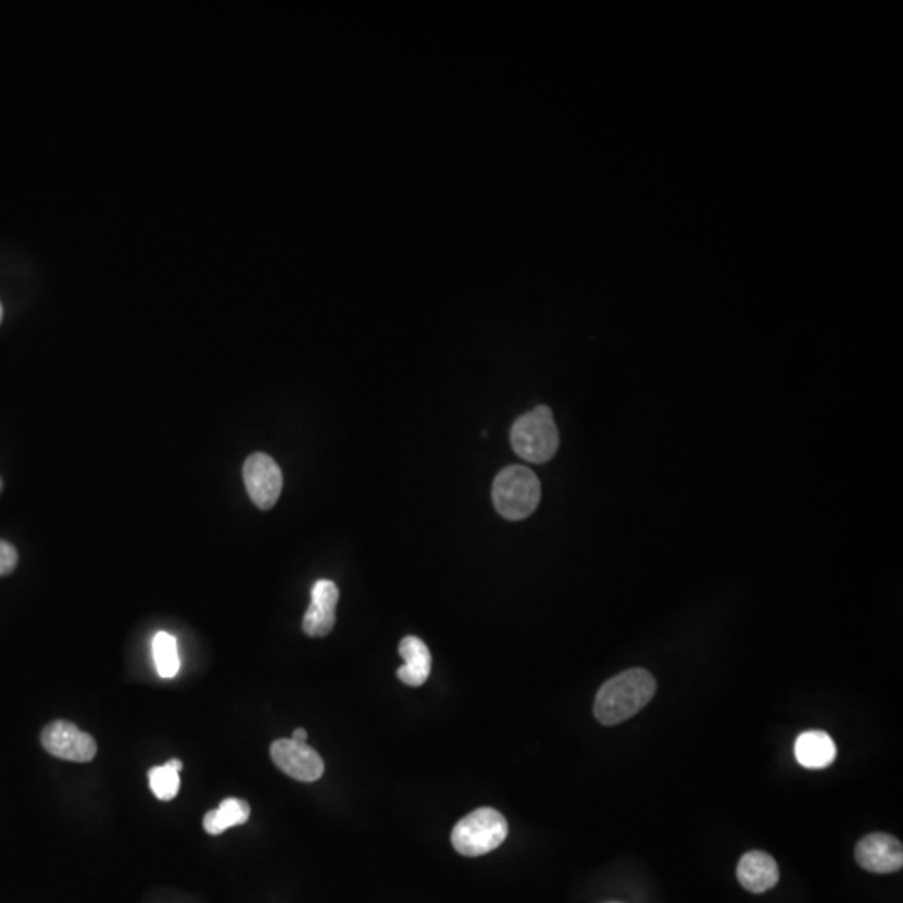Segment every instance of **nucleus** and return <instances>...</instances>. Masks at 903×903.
Masks as SVG:
<instances>
[{
  "label": "nucleus",
  "instance_id": "obj_3",
  "mask_svg": "<svg viewBox=\"0 0 903 903\" xmlns=\"http://www.w3.org/2000/svg\"><path fill=\"white\" fill-rule=\"evenodd\" d=\"M493 505L509 521L529 517L541 502V482L530 468L511 465L499 472L492 487Z\"/></svg>",
  "mask_w": 903,
  "mask_h": 903
},
{
  "label": "nucleus",
  "instance_id": "obj_4",
  "mask_svg": "<svg viewBox=\"0 0 903 903\" xmlns=\"http://www.w3.org/2000/svg\"><path fill=\"white\" fill-rule=\"evenodd\" d=\"M509 825L505 816L496 808L474 810L455 825L450 840L464 856H482L502 845L507 838Z\"/></svg>",
  "mask_w": 903,
  "mask_h": 903
},
{
  "label": "nucleus",
  "instance_id": "obj_14",
  "mask_svg": "<svg viewBox=\"0 0 903 903\" xmlns=\"http://www.w3.org/2000/svg\"><path fill=\"white\" fill-rule=\"evenodd\" d=\"M153 657L156 664L158 675L164 679L175 678L179 673L178 642L175 636L170 632H158L153 639Z\"/></svg>",
  "mask_w": 903,
  "mask_h": 903
},
{
  "label": "nucleus",
  "instance_id": "obj_20",
  "mask_svg": "<svg viewBox=\"0 0 903 903\" xmlns=\"http://www.w3.org/2000/svg\"><path fill=\"white\" fill-rule=\"evenodd\" d=\"M0 490H2V480H0Z\"/></svg>",
  "mask_w": 903,
  "mask_h": 903
},
{
  "label": "nucleus",
  "instance_id": "obj_8",
  "mask_svg": "<svg viewBox=\"0 0 903 903\" xmlns=\"http://www.w3.org/2000/svg\"><path fill=\"white\" fill-rule=\"evenodd\" d=\"M856 864L871 874H893L903 867V846L889 833H870L855 846Z\"/></svg>",
  "mask_w": 903,
  "mask_h": 903
},
{
  "label": "nucleus",
  "instance_id": "obj_19",
  "mask_svg": "<svg viewBox=\"0 0 903 903\" xmlns=\"http://www.w3.org/2000/svg\"><path fill=\"white\" fill-rule=\"evenodd\" d=\"M2 316H4V309H2V303H0V322H2Z\"/></svg>",
  "mask_w": 903,
  "mask_h": 903
},
{
  "label": "nucleus",
  "instance_id": "obj_11",
  "mask_svg": "<svg viewBox=\"0 0 903 903\" xmlns=\"http://www.w3.org/2000/svg\"><path fill=\"white\" fill-rule=\"evenodd\" d=\"M399 651L403 657L402 668L397 669L400 681L412 688L424 685L432 669V654L427 644L417 636H406L400 642Z\"/></svg>",
  "mask_w": 903,
  "mask_h": 903
},
{
  "label": "nucleus",
  "instance_id": "obj_10",
  "mask_svg": "<svg viewBox=\"0 0 903 903\" xmlns=\"http://www.w3.org/2000/svg\"><path fill=\"white\" fill-rule=\"evenodd\" d=\"M738 880L751 893H765L780 880V870L772 855L760 850L744 853L737 868Z\"/></svg>",
  "mask_w": 903,
  "mask_h": 903
},
{
  "label": "nucleus",
  "instance_id": "obj_2",
  "mask_svg": "<svg viewBox=\"0 0 903 903\" xmlns=\"http://www.w3.org/2000/svg\"><path fill=\"white\" fill-rule=\"evenodd\" d=\"M511 443L515 454L532 464H545L559 449V430L549 406H536L512 425Z\"/></svg>",
  "mask_w": 903,
  "mask_h": 903
},
{
  "label": "nucleus",
  "instance_id": "obj_17",
  "mask_svg": "<svg viewBox=\"0 0 903 903\" xmlns=\"http://www.w3.org/2000/svg\"><path fill=\"white\" fill-rule=\"evenodd\" d=\"M291 740L298 741V743H306V740H309V733H306V729H294L293 735H291Z\"/></svg>",
  "mask_w": 903,
  "mask_h": 903
},
{
  "label": "nucleus",
  "instance_id": "obj_9",
  "mask_svg": "<svg viewBox=\"0 0 903 903\" xmlns=\"http://www.w3.org/2000/svg\"><path fill=\"white\" fill-rule=\"evenodd\" d=\"M338 598H340V591L334 580H316L312 589V602L301 625L305 635L310 638H325L334 631Z\"/></svg>",
  "mask_w": 903,
  "mask_h": 903
},
{
  "label": "nucleus",
  "instance_id": "obj_12",
  "mask_svg": "<svg viewBox=\"0 0 903 903\" xmlns=\"http://www.w3.org/2000/svg\"><path fill=\"white\" fill-rule=\"evenodd\" d=\"M794 755L800 765L810 769L827 768L837 756V747L825 731H806L797 740Z\"/></svg>",
  "mask_w": 903,
  "mask_h": 903
},
{
  "label": "nucleus",
  "instance_id": "obj_16",
  "mask_svg": "<svg viewBox=\"0 0 903 903\" xmlns=\"http://www.w3.org/2000/svg\"><path fill=\"white\" fill-rule=\"evenodd\" d=\"M18 555L14 545L0 541V577L8 576L17 567Z\"/></svg>",
  "mask_w": 903,
  "mask_h": 903
},
{
  "label": "nucleus",
  "instance_id": "obj_18",
  "mask_svg": "<svg viewBox=\"0 0 903 903\" xmlns=\"http://www.w3.org/2000/svg\"><path fill=\"white\" fill-rule=\"evenodd\" d=\"M167 763H170V765L173 766V768H175L176 772H181L183 763L179 762V760H170V762Z\"/></svg>",
  "mask_w": 903,
  "mask_h": 903
},
{
  "label": "nucleus",
  "instance_id": "obj_15",
  "mask_svg": "<svg viewBox=\"0 0 903 903\" xmlns=\"http://www.w3.org/2000/svg\"><path fill=\"white\" fill-rule=\"evenodd\" d=\"M179 783H181L179 772H176L167 762L163 766L149 769V787L154 797L163 802L175 799L179 791Z\"/></svg>",
  "mask_w": 903,
  "mask_h": 903
},
{
  "label": "nucleus",
  "instance_id": "obj_5",
  "mask_svg": "<svg viewBox=\"0 0 903 903\" xmlns=\"http://www.w3.org/2000/svg\"><path fill=\"white\" fill-rule=\"evenodd\" d=\"M40 743L48 753L59 760L74 763H89L98 755V743L89 733H84L74 723L58 719L49 723Z\"/></svg>",
  "mask_w": 903,
  "mask_h": 903
},
{
  "label": "nucleus",
  "instance_id": "obj_13",
  "mask_svg": "<svg viewBox=\"0 0 903 903\" xmlns=\"http://www.w3.org/2000/svg\"><path fill=\"white\" fill-rule=\"evenodd\" d=\"M251 808L244 800L226 799L216 810L204 815V831L210 835H222L229 827H238L250 820Z\"/></svg>",
  "mask_w": 903,
  "mask_h": 903
},
{
  "label": "nucleus",
  "instance_id": "obj_7",
  "mask_svg": "<svg viewBox=\"0 0 903 903\" xmlns=\"http://www.w3.org/2000/svg\"><path fill=\"white\" fill-rule=\"evenodd\" d=\"M243 479L251 501L258 507L268 511L278 502L284 489V476L281 468L269 455L262 452L250 455L244 462Z\"/></svg>",
  "mask_w": 903,
  "mask_h": 903
},
{
  "label": "nucleus",
  "instance_id": "obj_6",
  "mask_svg": "<svg viewBox=\"0 0 903 903\" xmlns=\"http://www.w3.org/2000/svg\"><path fill=\"white\" fill-rule=\"evenodd\" d=\"M269 755H272L273 763L285 775L294 778V780L303 781V783H313V781L319 780L325 772V763L322 756L309 744L298 743L291 738L276 740L269 748Z\"/></svg>",
  "mask_w": 903,
  "mask_h": 903
},
{
  "label": "nucleus",
  "instance_id": "obj_1",
  "mask_svg": "<svg viewBox=\"0 0 903 903\" xmlns=\"http://www.w3.org/2000/svg\"><path fill=\"white\" fill-rule=\"evenodd\" d=\"M656 679L650 672L632 668L602 685L594 701V716L601 725L614 726L638 715L656 694Z\"/></svg>",
  "mask_w": 903,
  "mask_h": 903
}]
</instances>
